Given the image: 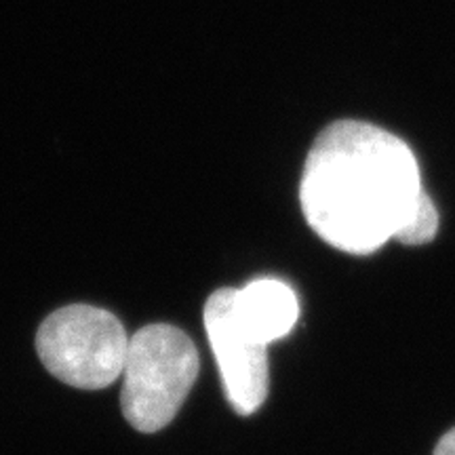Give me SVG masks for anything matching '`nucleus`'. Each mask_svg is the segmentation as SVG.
<instances>
[{
	"instance_id": "1",
	"label": "nucleus",
	"mask_w": 455,
	"mask_h": 455,
	"mask_svg": "<svg viewBox=\"0 0 455 455\" xmlns=\"http://www.w3.org/2000/svg\"><path fill=\"white\" fill-rule=\"evenodd\" d=\"M299 203L312 230L346 253L369 255L388 241L418 247L439 232L413 150L371 123L338 121L321 131L306 158Z\"/></svg>"
},
{
	"instance_id": "2",
	"label": "nucleus",
	"mask_w": 455,
	"mask_h": 455,
	"mask_svg": "<svg viewBox=\"0 0 455 455\" xmlns=\"http://www.w3.org/2000/svg\"><path fill=\"white\" fill-rule=\"evenodd\" d=\"M198 350L171 325H148L129 338L123 365V413L140 432H158L173 422L196 382Z\"/></svg>"
},
{
	"instance_id": "3",
	"label": "nucleus",
	"mask_w": 455,
	"mask_h": 455,
	"mask_svg": "<svg viewBox=\"0 0 455 455\" xmlns=\"http://www.w3.org/2000/svg\"><path fill=\"white\" fill-rule=\"evenodd\" d=\"M129 335L112 312L87 304L60 308L38 329L36 350L51 375L81 390H101L123 375Z\"/></svg>"
},
{
	"instance_id": "4",
	"label": "nucleus",
	"mask_w": 455,
	"mask_h": 455,
	"mask_svg": "<svg viewBox=\"0 0 455 455\" xmlns=\"http://www.w3.org/2000/svg\"><path fill=\"white\" fill-rule=\"evenodd\" d=\"M204 329L232 409L238 415L255 413L268 396V344L238 315L235 289H220L207 299Z\"/></svg>"
},
{
	"instance_id": "5",
	"label": "nucleus",
	"mask_w": 455,
	"mask_h": 455,
	"mask_svg": "<svg viewBox=\"0 0 455 455\" xmlns=\"http://www.w3.org/2000/svg\"><path fill=\"white\" fill-rule=\"evenodd\" d=\"M235 304L243 321L268 346L291 333L299 316L298 295L276 278H258L235 289Z\"/></svg>"
},
{
	"instance_id": "6",
	"label": "nucleus",
	"mask_w": 455,
	"mask_h": 455,
	"mask_svg": "<svg viewBox=\"0 0 455 455\" xmlns=\"http://www.w3.org/2000/svg\"><path fill=\"white\" fill-rule=\"evenodd\" d=\"M435 455H455V428L447 432L435 449Z\"/></svg>"
}]
</instances>
